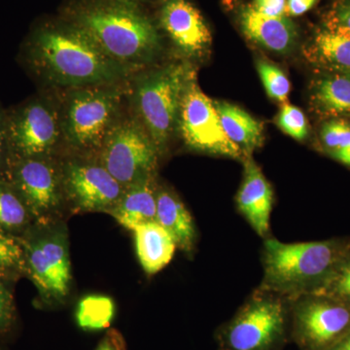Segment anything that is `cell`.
<instances>
[{
	"instance_id": "obj_29",
	"label": "cell",
	"mask_w": 350,
	"mask_h": 350,
	"mask_svg": "<svg viewBox=\"0 0 350 350\" xmlns=\"http://www.w3.org/2000/svg\"><path fill=\"white\" fill-rule=\"evenodd\" d=\"M320 293L328 295L350 306V259L345 258Z\"/></svg>"
},
{
	"instance_id": "obj_12",
	"label": "cell",
	"mask_w": 350,
	"mask_h": 350,
	"mask_svg": "<svg viewBox=\"0 0 350 350\" xmlns=\"http://www.w3.org/2000/svg\"><path fill=\"white\" fill-rule=\"evenodd\" d=\"M25 262L32 282L48 300L62 301L70 289L68 232L62 226L25 244Z\"/></svg>"
},
{
	"instance_id": "obj_20",
	"label": "cell",
	"mask_w": 350,
	"mask_h": 350,
	"mask_svg": "<svg viewBox=\"0 0 350 350\" xmlns=\"http://www.w3.org/2000/svg\"><path fill=\"white\" fill-rule=\"evenodd\" d=\"M135 232V250L147 275H156L169 265L177 245L174 239L156 221L138 226Z\"/></svg>"
},
{
	"instance_id": "obj_2",
	"label": "cell",
	"mask_w": 350,
	"mask_h": 350,
	"mask_svg": "<svg viewBox=\"0 0 350 350\" xmlns=\"http://www.w3.org/2000/svg\"><path fill=\"white\" fill-rule=\"evenodd\" d=\"M59 17L87 34L131 75L162 49L159 27L144 7L126 0H66Z\"/></svg>"
},
{
	"instance_id": "obj_31",
	"label": "cell",
	"mask_w": 350,
	"mask_h": 350,
	"mask_svg": "<svg viewBox=\"0 0 350 350\" xmlns=\"http://www.w3.org/2000/svg\"><path fill=\"white\" fill-rule=\"evenodd\" d=\"M327 27L345 32L350 36V0H342L332 11Z\"/></svg>"
},
{
	"instance_id": "obj_9",
	"label": "cell",
	"mask_w": 350,
	"mask_h": 350,
	"mask_svg": "<svg viewBox=\"0 0 350 350\" xmlns=\"http://www.w3.org/2000/svg\"><path fill=\"white\" fill-rule=\"evenodd\" d=\"M350 330V306L322 293L290 301V340L299 350H329Z\"/></svg>"
},
{
	"instance_id": "obj_32",
	"label": "cell",
	"mask_w": 350,
	"mask_h": 350,
	"mask_svg": "<svg viewBox=\"0 0 350 350\" xmlns=\"http://www.w3.org/2000/svg\"><path fill=\"white\" fill-rule=\"evenodd\" d=\"M14 322V306L11 295L0 280V332H6Z\"/></svg>"
},
{
	"instance_id": "obj_27",
	"label": "cell",
	"mask_w": 350,
	"mask_h": 350,
	"mask_svg": "<svg viewBox=\"0 0 350 350\" xmlns=\"http://www.w3.org/2000/svg\"><path fill=\"white\" fill-rule=\"evenodd\" d=\"M320 139L330 156L350 144V124L347 120H327L320 131Z\"/></svg>"
},
{
	"instance_id": "obj_14",
	"label": "cell",
	"mask_w": 350,
	"mask_h": 350,
	"mask_svg": "<svg viewBox=\"0 0 350 350\" xmlns=\"http://www.w3.org/2000/svg\"><path fill=\"white\" fill-rule=\"evenodd\" d=\"M159 24L188 59H202L208 52L213 40L211 29L191 0H162Z\"/></svg>"
},
{
	"instance_id": "obj_21",
	"label": "cell",
	"mask_w": 350,
	"mask_h": 350,
	"mask_svg": "<svg viewBox=\"0 0 350 350\" xmlns=\"http://www.w3.org/2000/svg\"><path fill=\"white\" fill-rule=\"evenodd\" d=\"M226 135L248 158L264 144V126L243 108L226 101H214ZM244 159V160H245Z\"/></svg>"
},
{
	"instance_id": "obj_15",
	"label": "cell",
	"mask_w": 350,
	"mask_h": 350,
	"mask_svg": "<svg viewBox=\"0 0 350 350\" xmlns=\"http://www.w3.org/2000/svg\"><path fill=\"white\" fill-rule=\"evenodd\" d=\"M243 163V177L236 197L237 206L258 236L267 239L273 206V188L252 156Z\"/></svg>"
},
{
	"instance_id": "obj_35",
	"label": "cell",
	"mask_w": 350,
	"mask_h": 350,
	"mask_svg": "<svg viewBox=\"0 0 350 350\" xmlns=\"http://www.w3.org/2000/svg\"><path fill=\"white\" fill-rule=\"evenodd\" d=\"M332 158L337 160L338 162L344 163V165L350 167V144L345 148L340 149L335 153L331 154Z\"/></svg>"
},
{
	"instance_id": "obj_3",
	"label": "cell",
	"mask_w": 350,
	"mask_h": 350,
	"mask_svg": "<svg viewBox=\"0 0 350 350\" xmlns=\"http://www.w3.org/2000/svg\"><path fill=\"white\" fill-rule=\"evenodd\" d=\"M345 259L336 241L285 243L268 237L262 245L264 271L258 289L290 301L320 293Z\"/></svg>"
},
{
	"instance_id": "obj_4",
	"label": "cell",
	"mask_w": 350,
	"mask_h": 350,
	"mask_svg": "<svg viewBox=\"0 0 350 350\" xmlns=\"http://www.w3.org/2000/svg\"><path fill=\"white\" fill-rule=\"evenodd\" d=\"M124 83L66 90L59 101L64 142L81 154H98L123 114Z\"/></svg>"
},
{
	"instance_id": "obj_28",
	"label": "cell",
	"mask_w": 350,
	"mask_h": 350,
	"mask_svg": "<svg viewBox=\"0 0 350 350\" xmlns=\"http://www.w3.org/2000/svg\"><path fill=\"white\" fill-rule=\"evenodd\" d=\"M25 266L24 248L12 237L0 232V271H13Z\"/></svg>"
},
{
	"instance_id": "obj_26",
	"label": "cell",
	"mask_w": 350,
	"mask_h": 350,
	"mask_svg": "<svg viewBox=\"0 0 350 350\" xmlns=\"http://www.w3.org/2000/svg\"><path fill=\"white\" fill-rule=\"evenodd\" d=\"M276 124L283 133L294 139L303 142L308 135V123L300 108L284 103L276 117Z\"/></svg>"
},
{
	"instance_id": "obj_30",
	"label": "cell",
	"mask_w": 350,
	"mask_h": 350,
	"mask_svg": "<svg viewBox=\"0 0 350 350\" xmlns=\"http://www.w3.org/2000/svg\"><path fill=\"white\" fill-rule=\"evenodd\" d=\"M10 167V153L6 131V109L0 105V180H6Z\"/></svg>"
},
{
	"instance_id": "obj_13",
	"label": "cell",
	"mask_w": 350,
	"mask_h": 350,
	"mask_svg": "<svg viewBox=\"0 0 350 350\" xmlns=\"http://www.w3.org/2000/svg\"><path fill=\"white\" fill-rule=\"evenodd\" d=\"M61 167L66 202L76 211L109 213L125 191L100 160L66 159Z\"/></svg>"
},
{
	"instance_id": "obj_22",
	"label": "cell",
	"mask_w": 350,
	"mask_h": 350,
	"mask_svg": "<svg viewBox=\"0 0 350 350\" xmlns=\"http://www.w3.org/2000/svg\"><path fill=\"white\" fill-rule=\"evenodd\" d=\"M305 55L326 72L350 73V36L326 27L315 34Z\"/></svg>"
},
{
	"instance_id": "obj_25",
	"label": "cell",
	"mask_w": 350,
	"mask_h": 350,
	"mask_svg": "<svg viewBox=\"0 0 350 350\" xmlns=\"http://www.w3.org/2000/svg\"><path fill=\"white\" fill-rule=\"evenodd\" d=\"M258 73L269 98L284 103L290 93V82L282 69L265 59L256 64Z\"/></svg>"
},
{
	"instance_id": "obj_17",
	"label": "cell",
	"mask_w": 350,
	"mask_h": 350,
	"mask_svg": "<svg viewBox=\"0 0 350 350\" xmlns=\"http://www.w3.org/2000/svg\"><path fill=\"white\" fill-rule=\"evenodd\" d=\"M310 103L320 118L350 120V73L323 71L310 86Z\"/></svg>"
},
{
	"instance_id": "obj_10",
	"label": "cell",
	"mask_w": 350,
	"mask_h": 350,
	"mask_svg": "<svg viewBox=\"0 0 350 350\" xmlns=\"http://www.w3.org/2000/svg\"><path fill=\"white\" fill-rule=\"evenodd\" d=\"M177 130L188 148L243 162V152L226 135L214 101L198 84L193 71L182 98Z\"/></svg>"
},
{
	"instance_id": "obj_36",
	"label": "cell",
	"mask_w": 350,
	"mask_h": 350,
	"mask_svg": "<svg viewBox=\"0 0 350 350\" xmlns=\"http://www.w3.org/2000/svg\"><path fill=\"white\" fill-rule=\"evenodd\" d=\"M329 350H350V330Z\"/></svg>"
},
{
	"instance_id": "obj_34",
	"label": "cell",
	"mask_w": 350,
	"mask_h": 350,
	"mask_svg": "<svg viewBox=\"0 0 350 350\" xmlns=\"http://www.w3.org/2000/svg\"><path fill=\"white\" fill-rule=\"evenodd\" d=\"M317 0H287V12L291 16H301L308 12Z\"/></svg>"
},
{
	"instance_id": "obj_38",
	"label": "cell",
	"mask_w": 350,
	"mask_h": 350,
	"mask_svg": "<svg viewBox=\"0 0 350 350\" xmlns=\"http://www.w3.org/2000/svg\"><path fill=\"white\" fill-rule=\"evenodd\" d=\"M126 1L133 2V3L138 4V5H144L147 2H150L152 0H126Z\"/></svg>"
},
{
	"instance_id": "obj_18",
	"label": "cell",
	"mask_w": 350,
	"mask_h": 350,
	"mask_svg": "<svg viewBox=\"0 0 350 350\" xmlns=\"http://www.w3.org/2000/svg\"><path fill=\"white\" fill-rule=\"evenodd\" d=\"M156 222L172 234L177 247L188 254L194 251L198 232L192 215L178 196L160 185L157 188Z\"/></svg>"
},
{
	"instance_id": "obj_8",
	"label": "cell",
	"mask_w": 350,
	"mask_h": 350,
	"mask_svg": "<svg viewBox=\"0 0 350 350\" xmlns=\"http://www.w3.org/2000/svg\"><path fill=\"white\" fill-rule=\"evenodd\" d=\"M160 158L158 149L137 117L124 113L98 153L103 167L125 189L156 176Z\"/></svg>"
},
{
	"instance_id": "obj_6",
	"label": "cell",
	"mask_w": 350,
	"mask_h": 350,
	"mask_svg": "<svg viewBox=\"0 0 350 350\" xmlns=\"http://www.w3.org/2000/svg\"><path fill=\"white\" fill-rule=\"evenodd\" d=\"M217 350H283L290 340V301L257 289L215 334Z\"/></svg>"
},
{
	"instance_id": "obj_7",
	"label": "cell",
	"mask_w": 350,
	"mask_h": 350,
	"mask_svg": "<svg viewBox=\"0 0 350 350\" xmlns=\"http://www.w3.org/2000/svg\"><path fill=\"white\" fill-rule=\"evenodd\" d=\"M10 163L22 159L55 157L64 142L59 103L47 93L6 109Z\"/></svg>"
},
{
	"instance_id": "obj_1",
	"label": "cell",
	"mask_w": 350,
	"mask_h": 350,
	"mask_svg": "<svg viewBox=\"0 0 350 350\" xmlns=\"http://www.w3.org/2000/svg\"><path fill=\"white\" fill-rule=\"evenodd\" d=\"M18 59L45 89L114 84L131 77L85 32L61 17L36 21L21 44Z\"/></svg>"
},
{
	"instance_id": "obj_16",
	"label": "cell",
	"mask_w": 350,
	"mask_h": 350,
	"mask_svg": "<svg viewBox=\"0 0 350 350\" xmlns=\"http://www.w3.org/2000/svg\"><path fill=\"white\" fill-rule=\"evenodd\" d=\"M239 25L248 40L276 54H288L296 45V27L286 16L269 17L246 5L239 12Z\"/></svg>"
},
{
	"instance_id": "obj_23",
	"label": "cell",
	"mask_w": 350,
	"mask_h": 350,
	"mask_svg": "<svg viewBox=\"0 0 350 350\" xmlns=\"http://www.w3.org/2000/svg\"><path fill=\"white\" fill-rule=\"evenodd\" d=\"M116 313L114 301L105 295H88L79 301L76 322L84 331H100L111 325Z\"/></svg>"
},
{
	"instance_id": "obj_33",
	"label": "cell",
	"mask_w": 350,
	"mask_h": 350,
	"mask_svg": "<svg viewBox=\"0 0 350 350\" xmlns=\"http://www.w3.org/2000/svg\"><path fill=\"white\" fill-rule=\"evenodd\" d=\"M251 5L269 17H282L287 10L286 0H253Z\"/></svg>"
},
{
	"instance_id": "obj_37",
	"label": "cell",
	"mask_w": 350,
	"mask_h": 350,
	"mask_svg": "<svg viewBox=\"0 0 350 350\" xmlns=\"http://www.w3.org/2000/svg\"><path fill=\"white\" fill-rule=\"evenodd\" d=\"M96 350H119L118 347L116 345V342L112 340L110 336H107V338H103L101 340L98 347H96Z\"/></svg>"
},
{
	"instance_id": "obj_5",
	"label": "cell",
	"mask_w": 350,
	"mask_h": 350,
	"mask_svg": "<svg viewBox=\"0 0 350 350\" xmlns=\"http://www.w3.org/2000/svg\"><path fill=\"white\" fill-rule=\"evenodd\" d=\"M193 71L194 68L188 63L167 64L138 76L129 88L133 115L148 133L161 157L177 130L182 98Z\"/></svg>"
},
{
	"instance_id": "obj_24",
	"label": "cell",
	"mask_w": 350,
	"mask_h": 350,
	"mask_svg": "<svg viewBox=\"0 0 350 350\" xmlns=\"http://www.w3.org/2000/svg\"><path fill=\"white\" fill-rule=\"evenodd\" d=\"M31 213L7 180H0V231H16L27 224Z\"/></svg>"
},
{
	"instance_id": "obj_11",
	"label": "cell",
	"mask_w": 350,
	"mask_h": 350,
	"mask_svg": "<svg viewBox=\"0 0 350 350\" xmlns=\"http://www.w3.org/2000/svg\"><path fill=\"white\" fill-rule=\"evenodd\" d=\"M6 180L31 215L48 224L66 202L61 162L55 157L22 159L10 163Z\"/></svg>"
},
{
	"instance_id": "obj_19",
	"label": "cell",
	"mask_w": 350,
	"mask_h": 350,
	"mask_svg": "<svg viewBox=\"0 0 350 350\" xmlns=\"http://www.w3.org/2000/svg\"><path fill=\"white\" fill-rule=\"evenodd\" d=\"M156 176L149 177L125 189L109 213L120 225L133 231L138 226L156 221Z\"/></svg>"
}]
</instances>
